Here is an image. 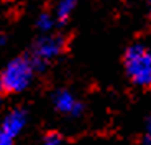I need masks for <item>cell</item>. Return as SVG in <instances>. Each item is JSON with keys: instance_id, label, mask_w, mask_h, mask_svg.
Listing matches in <instances>:
<instances>
[{"instance_id": "1", "label": "cell", "mask_w": 151, "mask_h": 145, "mask_svg": "<svg viewBox=\"0 0 151 145\" xmlns=\"http://www.w3.org/2000/svg\"><path fill=\"white\" fill-rule=\"evenodd\" d=\"M36 74L30 54L15 56L0 72V91L2 94H20L33 84Z\"/></svg>"}, {"instance_id": "2", "label": "cell", "mask_w": 151, "mask_h": 145, "mask_svg": "<svg viewBox=\"0 0 151 145\" xmlns=\"http://www.w3.org/2000/svg\"><path fill=\"white\" fill-rule=\"evenodd\" d=\"M123 69L128 81L141 89L151 88V50L143 43H133L123 53Z\"/></svg>"}, {"instance_id": "3", "label": "cell", "mask_w": 151, "mask_h": 145, "mask_svg": "<svg viewBox=\"0 0 151 145\" xmlns=\"http://www.w3.org/2000/svg\"><path fill=\"white\" fill-rule=\"evenodd\" d=\"M66 48H68V40H66L64 35L46 33V35H40L35 40L28 54H30L36 71L41 72L48 68V65H51L59 56H63Z\"/></svg>"}, {"instance_id": "4", "label": "cell", "mask_w": 151, "mask_h": 145, "mask_svg": "<svg viewBox=\"0 0 151 145\" xmlns=\"http://www.w3.org/2000/svg\"><path fill=\"white\" fill-rule=\"evenodd\" d=\"M30 114L25 107H13L0 122V145H15L17 138L28 125Z\"/></svg>"}, {"instance_id": "5", "label": "cell", "mask_w": 151, "mask_h": 145, "mask_svg": "<svg viewBox=\"0 0 151 145\" xmlns=\"http://www.w3.org/2000/svg\"><path fill=\"white\" fill-rule=\"evenodd\" d=\"M51 102H53L54 111L61 115H66V117H82L84 111H86V106L82 101L66 88L56 89L51 94Z\"/></svg>"}, {"instance_id": "6", "label": "cell", "mask_w": 151, "mask_h": 145, "mask_svg": "<svg viewBox=\"0 0 151 145\" xmlns=\"http://www.w3.org/2000/svg\"><path fill=\"white\" fill-rule=\"evenodd\" d=\"M79 5V0H56L53 15L56 20V25H66L72 17L74 10Z\"/></svg>"}, {"instance_id": "7", "label": "cell", "mask_w": 151, "mask_h": 145, "mask_svg": "<svg viewBox=\"0 0 151 145\" xmlns=\"http://www.w3.org/2000/svg\"><path fill=\"white\" fill-rule=\"evenodd\" d=\"M40 35H46V33H53L54 27H56V20H54L53 12H40L35 20Z\"/></svg>"}, {"instance_id": "8", "label": "cell", "mask_w": 151, "mask_h": 145, "mask_svg": "<svg viewBox=\"0 0 151 145\" xmlns=\"http://www.w3.org/2000/svg\"><path fill=\"white\" fill-rule=\"evenodd\" d=\"M40 145H66V138L58 130H49L43 135Z\"/></svg>"}, {"instance_id": "9", "label": "cell", "mask_w": 151, "mask_h": 145, "mask_svg": "<svg viewBox=\"0 0 151 145\" xmlns=\"http://www.w3.org/2000/svg\"><path fill=\"white\" fill-rule=\"evenodd\" d=\"M141 145H151V112L146 117L143 129V135H141Z\"/></svg>"}, {"instance_id": "10", "label": "cell", "mask_w": 151, "mask_h": 145, "mask_svg": "<svg viewBox=\"0 0 151 145\" xmlns=\"http://www.w3.org/2000/svg\"><path fill=\"white\" fill-rule=\"evenodd\" d=\"M5 43H7V35L4 31H0V50L5 46Z\"/></svg>"}, {"instance_id": "11", "label": "cell", "mask_w": 151, "mask_h": 145, "mask_svg": "<svg viewBox=\"0 0 151 145\" xmlns=\"http://www.w3.org/2000/svg\"><path fill=\"white\" fill-rule=\"evenodd\" d=\"M148 8H150V13H151V0H148Z\"/></svg>"}, {"instance_id": "12", "label": "cell", "mask_w": 151, "mask_h": 145, "mask_svg": "<svg viewBox=\"0 0 151 145\" xmlns=\"http://www.w3.org/2000/svg\"><path fill=\"white\" fill-rule=\"evenodd\" d=\"M2 96H4V94H2V91H0V101H2Z\"/></svg>"}]
</instances>
